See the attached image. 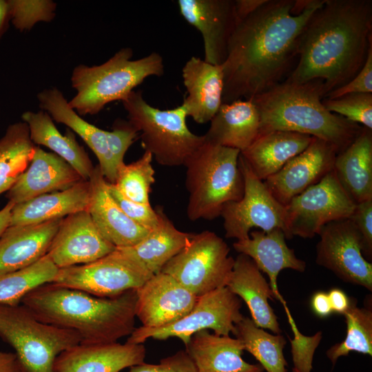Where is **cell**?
<instances>
[{
  "instance_id": "6da1fadb",
  "label": "cell",
  "mask_w": 372,
  "mask_h": 372,
  "mask_svg": "<svg viewBox=\"0 0 372 372\" xmlns=\"http://www.w3.org/2000/svg\"><path fill=\"white\" fill-rule=\"evenodd\" d=\"M324 1L293 15L294 0H267L239 21L222 65V103L249 100L280 83L298 56L303 29Z\"/></svg>"
},
{
  "instance_id": "7a4b0ae2",
  "label": "cell",
  "mask_w": 372,
  "mask_h": 372,
  "mask_svg": "<svg viewBox=\"0 0 372 372\" xmlns=\"http://www.w3.org/2000/svg\"><path fill=\"white\" fill-rule=\"evenodd\" d=\"M371 41V0H325L300 36L298 63L285 81L321 79L325 97L362 68Z\"/></svg>"
},
{
  "instance_id": "3957f363",
  "label": "cell",
  "mask_w": 372,
  "mask_h": 372,
  "mask_svg": "<svg viewBox=\"0 0 372 372\" xmlns=\"http://www.w3.org/2000/svg\"><path fill=\"white\" fill-rule=\"evenodd\" d=\"M136 290L101 298L46 283L28 293L21 303L40 321L78 333L80 344H106L135 329Z\"/></svg>"
},
{
  "instance_id": "277c9868",
  "label": "cell",
  "mask_w": 372,
  "mask_h": 372,
  "mask_svg": "<svg viewBox=\"0 0 372 372\" xmlns=\"http://www.w3.org/2000/svg\"><path fill=\"white\" fill-rule=\"evenodd\" d=\"M321 79L302 83L280 82L251 100L260 116L259 134L281 130L307 134L344 150L364 127L328 111L322 103Z\"/></svg>"
},
{
  "instance_id": "5b68a950",
  "label": "cell",
  "mask_w": 372,
  "mask_h": 372,
  "mask_svg": "<svg viewBox=\"0 0 372 372\" xmlns=\"http://www.w3.org/2000/svg\"><path fill=\"white\" fill-rule=\"evenodd\" d=\"M132 56V48H123L101 65H76L71 76L76 93L69 105L80 116L96 114L107 103L125 100L147 77L163 75V59L158 52L135 60Z\"/></svg>"
},
{
  "instance_id": "8992f818",
  "label": "cell",
  "mask_w": 372,
  "mask_h": 372,
  "mask_svg": "<svg viewBox=\"0 0 372 372\" xmlns=\"http://www.w3.org/2000/svg\"><path fill=\"white\" fill-rule=\"evenodd\" d=\"M240 153L204 141L187 158L184 166L190 220L215 219L227 203L242 198L245 184L238 165Z\"/></svg>"
},
{
  "instance_id": "52a82bcc",
  "label": "cell",
  "mask_w": 372,
  "mask_h": 372,
  "mask_svg": "<svg viewBox=\"0 0 372 372\" xmlns=\"http://www.w3.org/2000/svg\"><path fill=\"white\" fill-rule=\"evenodd\" d=\"M122 103L128 121L138 132L142 147L161 165H184L205 141L203 135L195 134L188 128L183 105L160 110L150 105L141 90L132 91Z\"/></svg>"
},
{
  "instance_id": "ba28073f",
  "label": "cell",
  "mask_w": 372,
  "mask_h": 372,
  "mask_svg": "<svg viewBox=\"0 0 372 372\" xmlns=\"http://www.w3.org/2000/svg\"><path fill=\"white\" fill-rule=\"evenodd\" d=\"M0 338L14 349L24 372H55L56 357L81 340L74 331L40 321L23 304H0Z\"/></svg>"
},
{
  "instance_id": "9c48e42d",
  "label": "cell",
  "mask_w": 372,
  "mask_h": 372,
  "mask_svg": "<svg viewBox=\"0 0 372 372\" xmlns=\"http://www.w3.org/2000/svg\"><path fill=\"white\" fill-rule=\"evenodd\" d=\"M216 233L192 234L187 245L170 259L161 272L173 277L197 297L226 287L235 259Z\"/></svg>"
},
{
  "instance_id": "30bf717a",
  "label": "cell",
  "mask_w": 372,
  "mask_h": 372,
  "mask_svg": "<svg viewBox=\"0 0 372 372\" xmlns=\"http://www.w3.org/2000/svg\"><path fill=\"white\" fill-rule=\"evenodd\" d=\"M152 276L125 247H116L92 262L59 269L51 283L97 297L113 298L138 289Z\"/></svg>"
},
{
  "instance_id": "8fae6325",
  "label": "cell",
  "mask_w": 372,
  "mask_h": 372,
  "mask_svg": "<svg viewBox=\"0 0 372 372\" xmlns=\"http://www.w3.org/2000/svg\"><path fill=\"white\" fill-rule=\"evenodd\" d=\"M240 299L227 287L198 298L192 311L180 320L159 328H135L127 342L143 344L148 338L166 340L178 338L186 347L192 336L203 330L211 329L219 335H236V325L243 318Z\"/></svg>"
},
{
  "instance_id": "7c38bea8",
  "label": "cell",
  "mask_w": 372,
  "mask_h": 372,
  "mask_svg": "<svg viewBox=\"0 0 372 372\" xmlns=\"http://www.w3.org/2000/svg\"><path fill=\"white\" fill-rule=\"evenodd\" d=\"M355 205L333 169L285 205L286 238H313L324 225L349 218Z\"/></svg>"
},
{
  "instance_id": "4fadbf2b",
  "label": "cell",
  "mask_w": 372,
  "mask_h": 372,
  "mask_svg": "<svg viewBox=\"0 0 372 372\" xmlns=\"http://www.w3.org/2000/svg\"><path fill=\"white\" fill-rule=\"evenodd\" d=\"M238 165L244 178V194L238 201L227 203L220 216L225 237L246 239L254 227L263 231L281 229L285 234L286 209L269 191L264 182L250 169L240 153Z\"/></svg>"
},
{
  "instance_id": "5bb4252c",
  "label": "cell",
  "mask_w": 372,
  "mask_h": 372,
  "mask_svg": "<svg viewBox=\"0 0 372 372\" xmlns=\"http://www.w3.org/2000/svg\"><path fill=\"white\" fill-rule=\"evenodd\" d=\"M318 235L316 263L345 282L372 291V264L362 254L361 237L349 218L324 225Z\"/></svg>"
},
{
  "instance_id": "9a60e30c",
  "label": "cell",
  "mask_w": 372,
  "mask_h": 372,
  "mask_svg": "<svg viewBox=\"0 0 372 372\" xmlns=\"http://www.w3.org/2000/svg\"><path fill=\"white\" fill-rule=\"evenodd\" d=\"M338 154L333 145L313 137L304 151L263 182L273 196L285 206L331 172Z\"/></svg>"
},
{
  "instance_id": "2e32d148",
  "label": "cell",
  "mask_w": 372,
  "mask_h": 372,
  "mask_svg": "<svg viewBox=\"0 0 372 372\" xmlns=\"http://www.w3.org/2000/svg\"><path fill=\"white\" fill-rule=\"evenodd\" d=\"M181 16L201 34L204 60L223 65L230 39L238 23L234 0H178Z\"/></svg>"
},
{
  "instance_id": "e0dca14e",
  "label": "cell",
  "mask_w": 372,
  "mask_h": 372,
  "mask_svg": "<svg viewBox=\"0 0 372 372\" xmlns=\"http://www.w3.org/2000/svg\"><path fill=\"white\" fill-rule=\"evenodd\" d=\"M115 249L85 210L63 218L46 254L60 269L92 262Z\"/></svg>"
},
{
  "instance_id": "ac0fdd59",
  "label": "cell",
  "mask_w": 372,
  "mask_h": 372,
  "mask_svg": "<svg viewBox=\"0 0 372 372\" xmlns=\"http://www.w3.org/2000/svg\"><path fill=\"white\" fill-rule=\"evenodd\" d=\"M136 292V317L147 328H159L180 320L192 311L198 298L161 271Z\"/></svg>"
},
{
  "instance_id": "d6986e66",
  "label": "cell",
  "mask_w": 372,
  "mask_h": 372,
  "mask_svg": "<svg viewBox=\"0 0 372 372\" xmlns=\"http://www.w3.org/2000/svg\"><path fill=\"white\" fill-rule=\"evenodd\" d=\"M145 355L143 344H79L56 357L54 369L55 372H120L145 362Z\"/></svg>"
},
{
  "instance_id": "ffe728a7",
  "label": "cell",
  "mask_w": 372,
  "mask_h": 372,
  "mask_svg": "<svg viewBox=\"0 0 372 372\" xmlns=\"http://www.w3.org/2000/svg\"><path fill=\"white\" fill-rule=\"evenodd\" d=\"M90 197L87 208L101 235L115 247H130L142 240L149 230L132 220L110 195L107 181L99 165L89 179Z\"/></svg>"
},
{
  "instance_id": "44dd1931",
  "label": "cell",
  "mask_w": 372,
  "mask_h": 372,
  "mask_svg": "<svg viewBox=\"0 0 372 372\" xmlns=\"http://www.w3.org/2000/svg\"><path fill=\"white\" fill-rule=\"evenodd\" d=\"M84 180L65 161L36 146L25 171L7 193L8 201L21 203L37 196L67 189Z\"/></svg>"
},
{
  "instance_id": "7402d4cb",
  "label": "cell",
  "mask_w": 372,
  "mask_h": 372,
  "mask_svg": "<svg viewBox=\"0 0 372 372\" xmlns=\"http://www.w3.org/2000/svg\"><path fill=\"white\" fill-rule=\"evenodd\" d=\"M285 232L279 228L269 231H252L249 237L238 240L233 244L234 249L251 258L260 271L269 279L270 287L275 298L287 304L278 289V276L285 269L299 272L304 271L306 262L296 257L294 250L285 241Z\"/></svg>"
},
{
  "instance_id": "603a6c76",
  "label": "cell",
  "mask_w": 372,
  "mask_h": 372,
  "mask_svg": "<svg viewBox=\"0 0 372 372\" xmlns=\"http://www.w3.org/2000/svg\"><path fill=\"white\" fill-rule=\"evenodd\" d=\"M182 77L187 92L182 105L187 116L199 124L209 122L222 104V65H213L193 56L183 67Z\"/></svg>"
},
{
  "instance_id": "cb8c5ba5",
  "label": "cell",
  "mask_w": 372,
  "mask_h": 372,
  "mask_svg": "<svg viewBox=\"0 0 372 372\" xmlns=\"http://www.w3.org/2000/svg\"><path fill=\"white\" fill-rule=\"evenodd\" d=\"M62 220L9 226L0 236V274L27 267L45 256Z\"/></svg>"
},
{
  "instance_id": "d4e9b609",
  "label": "cell",
  "mask_w": 372,
  "mask_h": 372,
  "mask_svg": "<svg viewBox=\"0 0 372 372\" xmlns=\"http://www.w3.org/2000/svg\"><path fill=\"white\" fill-rule=\"evenodd\" d=\"M37 99L41 110L46 112L53 121L68 126L83 140L96 156L98 165L105 180L114 183L117 169L109 150L106 131L82 118L56 87L39 92Z\"/></svg>"
},
{
  "instance_id": "484cf974",
  "label": "cell",
  "mask_w": 372,
  "mask_h": 372,
  "mask_svg": "<svg viewBox=\"0 0 372 372\" xmlns=\"http://www.w3.org/2000/svg\"><path fill=\"white\" fill-rule=\"evenodd\" d=\"M226 287L247 304L257 327L280 334L278 317L268 302L275 298L274 293L251 258L238 255Z\"/></svg>"
},
{
  "instance_id": "4316f807",
  "label": "cell",
  "mask_w": 372,
  "mask_h": 372,
  "mask_svg": "<svg viewBox=\"0 0 372 372\" xmlns=\"http://www.w3.org/2000/svg\"><path fill=\"white\" fill-rule=\"evenodd\" d=\"M187 352L198 372H263L259 364L245 362L244 345L238 338L219 335L203 330L194 333L187 345Z\"/></svg>"
},
{
  "instance_id": "83f0119b",
  "label": "cell",
  "mask_w": 372,
  "mask_h": 372,
  "mask_svg": "<svg viewBox=\"0 0 372 372\" xmlns=\"http://www.w3.org/2000/svg\"><path fill=\"white\" fill-rule=\"evenodd\" d=\"M260 130L258 112L251 100L222 103L203 135L205 141L245 150L256 138Z\"/></svg>"
},
{
  "instance_id": "f1b7e54d",
  "label": "cell",
  "mask_w": 372,
  "mask_h": 372,
  "mask_svg": "<svg viewBox=\"0 0 372 372\" xmlns=\"http://www.w3.org/2000/svg\"><path fill=\"white\" fill-rule=\"evenodd\" d=\"M313 136L276 130L258 134L240 155L261 180L278 172L288 161L304 151Z\"/></svg>"
},
{
  "instance_id": "f546056e",
  "label": "cell",
  "mask_w": 372,
  "mask_h": 372,
  "mask_svg": "<svg viewBox=\"0 0 372 372\" xmlns=\"http://www.w3.org/2000/svg\"><path fill=\"white\" fill-rule=\"evenodd\" d=\"M90 197L89 180H81L71 187L45 194L14 204L10 226L26 225L63 218L81 211H87Z\"/></svg>"
},
{
  "instance_id": "4dcf8cb0",
  "label": "cell",
  "mask_w": 372,
  "mask_h": 372,
  "mask_svg": "<svg viewBox=\"0 0 372 372\" xmlns=\"http://www.w3.org/2000/svg\"><path fill=\"white\" fill-rule=\"evenodd\" d=\"M333 171L355 203L372 198V131L363 127L355 139L335 157Z\"/></svg>"
},
{
  "instance_id": "1f68e13d",
  "label": "cell",
  "mask_w": 372,
  "mask_h": 372,
  "mask_svg": "<svg viewBox=\"0 0 372 372\" xmlns=\"http://www.w3.org/2000/svg\"><path fill=\"white\" fill-rule=\"evenodd\" d=\"M21 118L27 124L30 139L34 145L49 148L68 163L84 180H89L94 167L87 153L70 130L62 134L51 116L43 110L26 111L22 114Z\"/></svg>"
},
{
  "instance_id": "d6a6232c",
  "label": "cell",
  "mask_w": 372,
  "mask_h": 372,
  "mask_svg": "<svg viewBox=\"0 0 372 372\" xmlns=\"http://www.w3.org/2000/svg\"><path fill=\"white\" fill-rule=\"evenodd\" d=\"M158 214L157 225L136 245L125 247L128 252L150 273L161 271L165 265L189 242L192 234L178 229L164 213Z\"/></svg>"
},
{
  "instance_id": "836d02e7",
  "label": "cell",
  "mask_w": 372,
  "mask_h": 372,
  "mask_svg": "<svg viewBox=\"0 0 372 372\" xmlns=\"http://www.w3.org/2000/svg\"><path fill=\"white\" fill-rule=\"evenodd\" d=\"M35 147L25 123L8 127L0 138V194L9 191L28 168Z\"/></svg>"
},
{
  "instance_id": "e575fe53",
  "label": "cell",
  "mask_w": 372,
  "mask_h": 372,
  "mask_svg": "<svg viewBox=\"0 0 372 372\" xmlns=\"http://www.w3.org/2000/svg\"><path fill=\"white\" fill-rule=\"evenodd\" d=\"M236 336L247 351L260 362L267 372H287V362L283 349L286 344L285 337L272 335L257 327L251 318L243 317L236 325Z\"/></svg>"
},
{
  "instance_id": "d590c367",
  "label": "cell",
  "mask_w": 372,
  "mask_h": 372,
  "mask_svg": "<svg viewBox=\"0 0 372 372\" xmlns=\"http://www.w3.org/2000/svg\"><path fill=\"white\" fill-rule=\"evenodd\" d=\"M58 270L46 254L27 267L0 274V304H19L31 291L52 282Z\"/></svg>"
},
{
  "instance_id": "8d00e7d4",
  "label": "cell",
  "mask_w": 372,
  "mask_h": 372,
  "mask_svg": "<svg viewBox=\"0 0 372 372\" xmlns=\"http://www.w3.org/2000/svg\"><path fill=\"white\" fill-rule=\"evenodd\" d=\"M347 324L345 339L331 347L326 355L333 365L341 356L351 351L372 355V310L370 307H358L351 300L350 306L343 314Z\"/></svg>"
},
{
  "instance_id": "74e56055",
  "label": "cell",
  "mask_w": 372,
  "mask_h": 372,
  "mask_svg": "<svg viewBox=\"0 0 372 372\" xmlns=\"http://www.w3.org/2000/svg\"><path fill=\"white\" fill-rule=\"evenodd\" d=\"M152 158L151 153L145 151L137 161L127 165L123 163L118 168L113 184L127 199L138 203H149L151 186L155 181Z\"/></svg>"
},
{
  "instance_id": "f35d334b",
  "label": "cell",
  "mask_w": 372,
  "mask_h": 372,
  "mask_svg": "<svg viewBox=\"0 0 372 372\" xmlns=\"http://www.w3.org/2000/svg\"><path fill=\"white\" fill-rule=\"evenodd\" d=\"M330 112L372 130V93H352L335 99L322 100Z\"/></svg>"
},
{
  "instance_id": "ab89813d",
  "label": "cell",
  "mask_w": 372,
  "mask_h": 372,
  "mask_svg": "<svg viewBox=\"0 0 372 372\" xmlns=\"http://www.w3.org/2000/svg\"><path fill=\"white\" fill-rule=\"evenodd\" d=\"M10 22L16 29L30 30L38 22H50L55 17L56 3L50 0H8Z\"/></svg>"
},
{
  "instance_id": "60d3db41",
  "label": "cell",
  "mask_w": 372,
  "mask_h": 372,
  "mask_svg": "<svg viewBox=\"0 0 372 372\" xmlns=\"http://www.w3.org/2000/svg\"><path fill=\"white\" fill-rule=\"evenodd\" d=\"M289 322L294 333V340H290L291 354L294 369L300 372H311L316 349L322 338V332L318 331L314 335L307 337L298 331L287 307H285Z\"/></svg>"
},
{
  "instance_id": "b9f144b4",
  "label": "cell",
  "mask_w": 372,
  "mask_h": 372,
  "mask_svg": "<svg viewBox=\"0 0 372 372\" xmlns=\"http://www.w3.org/2000/svg\"><path fill=\"white\" fill-rule=\"evenodd\" d=\"M107 188L112 197L132 220L149 231L157 225L158 214L150 203H138L127 199L113 183L107 182Z\"/></svg>"
},
{
  "instance_id": "7bdbcfd3",
  "label": "cell",
  "mask_w": 372,
  "mask_h": 372,
  "mask_svg": "<svg viewBox=\"0 0 372 372\" xmlns=\"http://www.w3.org/2000/svg\"><path fill=\"white\" fill-rule=\"evenodd\" d=\"M109 150L113 163L118 168L124 163V156L128 148L138 136V132L127 121L117 119L112 131H106Z\"/></svg>"
},
{
  "instance_id": "ee69618b",
  "label": "cell",
  "mask_w": 372,
  "mask_h": 372,
  "mask_svg": "<svg viewBox=\"0 0 372 372\" xmlns=\"http://www.w3.org/2000/svg\"><path fill=\"white\" fill-rule=\"evenodd\" d=\"M349 218L353 222L361 237L362 256L367 261H371L372 259V198L357 203Z\"/></svg>"
},
{
  "instance_id": "f6af8a7d",
  "label": "cell",
  "mask_w": 372,
  "mask_h": 372,
  "mask_svg": "<svg viewBox=\"0 0 372 372\" xmlns=\"http://www.w3.org/2000/svg\"><path fill=\"white\" fill-rule=\"evenodd\" d=\"M127 372H198L197 368L185 350L164 358L158 364H142L133 366Z\"/></svg>"
},
{
  "instance_id": "bcb514c9",
  "label": "cell",
  "mask_w": 372,
  "mask_h": 372,
  "mask_svg": "<svg viewBox=\"0 0 372 372\" xmlns=\"http://www.w3.org/2000/svg\"><path fill=\"white\" fill-rule=\"evenodd\" d=\"M352 93H372V41L364 65L359 72L344 85L330 92L324 98L335 99Z\"/></svg>"
},
{
  "instance_id": "7dc6e473",
  "label": "cell",
  "mask_w": 372,
  "mask_h": 372,
  "mask_svg": "<svg viewBox=\"0 0 372 372\" xmlns=\"http://www.w3.org/2000/svg\"><path fill=\"white\" fill-rule=\"evenodd\" d=\"M311 306L313 313L322 318H327L333 313L328 293L322 291H317L313 295Z\"/></svg>"
},
{
  "instance_id": "c3c4849f",
  "label": "cell",
  "mask_w": 372,
  "mask_h": 372,
  "mask_svg": "<svg viewBox=\"0 0 372 372\" xmlns=\"http://www.w3.org/2000/svg\"><path fill=\"white\" fill-rule=\"evenodd\" d=\"M328 293L333 312L344 314L350 306L351 300L341 289L334 288Z\"/></svg>"
},
{
  "instance_id": "681fc988",
  "label": "cell",
  "mask_w": 372,
  "mask_h": 372,
  "mask_svg": "<svg viewBox=\"0 0 372 372\" xmlns=\"http://www.w3.org/2000/svg\"><path fill=\"white\" fill-rule=\"evenodd\" d=\"M267 0H234L235 10L238 21L256 11Z\"/></svg>"
},
{
  "instance_id": "f907efd6",
  "label": "cell",
  "mask_w": 372,
  "mask_h": 372,
  "mask_svg": "<svg viewBox=\"0 0 372 372\" xmlns=\"http://www.w3.org/2000/svg\"><path fill=\"white\" fill-rule=\"evenodd\" d=\"M0 372H24L14 353L0 351Z\"/></svg>"
},
{
  "instance_id": "816d5d0a",
  "label": "cell",
  "mask_w": 372,
  "mask_h": 372,
  "mask_svg": "<svg viewBox=\"0 0 372 372\" xmlns=\"http://www.w3.org/2000/svg\"><path fill=\"white\" fill-rule=\"evenodd\" d=\"M10 19L8 0H0V41L9 27Z\"/></svg>"
},
{
  "instance_id": "f5cc1de1",
  "label": "cell",
  "mask_w": 372,
  "mask_h": 372,
  "mask_svg": "<svg viewBox=\"0 0 372 372\" xmlns=\"http://www.w3.org/2000/svg\"><path fill=\"white\" fill-rule=\"evenodd\" d=\"M14 203L8 201L7 204L0 209V236L10 226L11 212Z\"/></svg>"
},
{
  "instance_id": "db71d44e",
  "label": "cell",
  "mask_w": 372,
  "mask_h": 372,
  "mask_svg": "<svg viewBox=\"0 0 372 372\" xmlns=\"http://www.w3.org/2000/svg\"><path fill=\"white\" fill-rule=\"evenodd\" d=\"M292 372H300V371L293 368Z\"/></svg>"
}]
</instances>
